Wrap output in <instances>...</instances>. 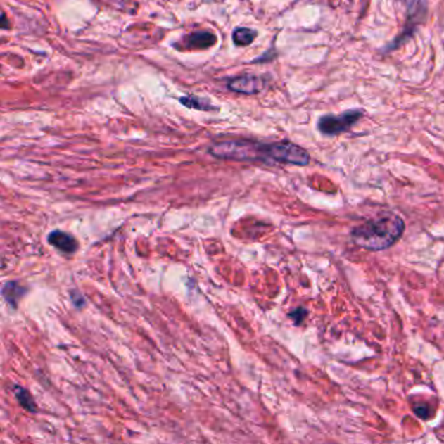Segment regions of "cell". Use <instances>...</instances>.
I'll return each instance as SVG.
<instances>
[{
	"instance_id": "obj_8",
	"label": "cell",
	"mask_w": 444,
	"mask_h": 444,
	"mask_svg": "<svg viewBox=\"0 0 444 444\" xmlns=\"http://www.w3.org/2000/svg\"><path fill=\"white\" fill-rule=\"evenodd\" d=\"M217 44V37L211 32H194L184 38V44L188 50H205Z\"/></svg>"
},
{
	"instance_id": "obj_5",
	"label": "cell",
	"mask_w": 444,
	"mask_h": 444,
	"mask_svg": "<svg viewBox=\"0 0 444 444\" xmlns=\"http://www.w3.org/2000/svg\"><path fill=\"white\" fill-rule=\"evenodd\" d=\"M364 115H365V111L361 108L347 110L339 115L327 113L318 119L317 128L324 136H331V137L338 136L341 133L350 131L353 125H356L364 118Z\"/></svg>"
},
{
	"instance_id": "obj_3",
	"label": "cell",
	"mask_w": 444,
	"mask_h": 444,
	"mask_svg": "<svg viewBox=\"0 0 444 444\" xmlns=\"http://www.w3.org/2000/svg\"><path fill=\"white\" fill-rule=\"evenodd\" d=\"M262 160H272L283 165L307 166L310 163V154L305 148L291 141H279L261 146Z\"/></svg>"
},
{
	"instance_id": "obj_2",
	"label": "cell",
	"mask_w": 444,
	"mask_h": 444,
	"mask_svg": "<svg viewBox=\"0 0 444 444\" xmlns=\"http://www.w3.org/2000/svg\"><path fill=\"white\" fill-rule=\"evenodd\" d=\"M429 8H427L426 0H412L408 4L407 18L404 23V27L399 34L392 39L390 44L382 49V53H390L392 51L399 50L404 44H408L413 38L418 27L426 23Z\"/></svg>"
},
{
	"instance_id": "obj_6",
	"label": "cell",
	"mask_w": 444,
	"mask_h": 444,
	"mask_svg": "<svg viewBox=\"0 0 444 444\" xmlns=\"http://www.w3.org/2000/svg\"><path fill=\"white\" fill-rule=\"evenodd\" d=\"M266 87V79L262 76L255 75H245V76H237L228 81V89L246 96H254L261 93Z\"/></svg>"
},
{
	"instance_id": "obj_12",
	"label": "cell",
	"mask_w": 444,
	"mask_h": 444,
	"mask_svg": "<svg viewBox=\"0 0 444 444\" xmlns=\"http://www.w3.org/2000/svg\"><path fill=\"white\" fill-rule=\"evenodd\" d=\"M15 395H16V399H18L20 405L27 410L30 413H35L37 412V405H35L34 399L33 396L27 392V390L23 388V387H15Z\"/></svg>"
},
{
	"instance_id": "obj_1",
	"label": "cell",
	"mask_w": 444,
	"mask_h": 444,
	"mask_svg": "<svg viewBox=\"0 0 444 444\" xmlns=\"http://www.w3.org/2000/svg\"><path fill=\"white\" fill-rule=\"evenodd\" d=\"M404 220L395 214H387L370 219L364 224L356 227L352 231L350 237L358 248L370 252H379L396 244L404 235Z\"/></svg>"
},
{
	"instance_id": "obj_15",
	"label": "cell",
	"mask_w": 444,
	"mask_h": 444,
	"mask_svg": "<svg viewBox=\"0 0 444 444\" xmlns=\"http://www.w3.org/2000/svg\"><path fill=\"white\" fill-rule=\"evenodd\" d=\"M1 16H3V23H1V27H3V29H7V18H6V13H4V12H3V15H1Z\"/></svg>"
},
{
	"instance_id": "obj_9",
	"label": "cell",
	"mask_w": 444,
	"mask_h": 444,
	"mask_svg": "<svg viewBox=\"0 0 444 444\" xmlns=\"http://www.w3.org/2000/svg\"><path fill=\"white\" fill-rule=\"evenodd\" d=\"M25 293H27V289L21 287L18 281L6 283L3 286V291H1V295L6 298V301L8 303L9 305L13 306V307H18V301L21 300V297L24 296Z\"/></svg>"
},
{
	"instance_id": "obj_10",
	"label": "cell",
	"mask_w": 444,
	"mask_h": 444,
	"mask_svg": "<svg viewBox=\"0 0 444 444\" xmlns=\"http://www.w3.org/2000/svg\"><path fill=\"white\" fill-rule=\"evenodd\" d=\"M180 103L188 107V108H194V110H200V111H215L218 110L215 106L211 105L210 101L205 98H198L194 96H185L180 98Z\"/></svg>"
},
{
	"instance_id": "obj_14",
	"label": "cell",
	"mask_w": 444,
	"mask_h": 444,
	"mask_svg": "<svg viewBox=\"0 0 444 444\" xmlns=\"http://www.w3.org/2000/svg\"><path fill=\"white\" fill-rule=\"evenodd\" d=\"M413 410H414V413H416L419 418L427 419V418L430 417L429 408H427L426 405H424V407H414Z\"/></svg>"
},
{
	"instance_id": "obj_11",
	"label": "cell",
	"mask_w": 444,
	"mask_h": 444,
	"mask_svg": "<svg viewBox=\"0 0 444 444\" xmlns=\"http://www.w3.org/2000/svg\"><path fill=\"white\" fill-rule=\"evenodd\" d=\"M257 35H258V33L254 29H250V27H237V29L234 30L232 39H234V44L236 46L245 47V46L252 44L255 41Z\"/></svg>"
},
{
	"instance_id": "obj_13",
	"label": "cell",
	"mask_w": 444,
	"mask_h": 444,
	"mask_svg": "<svg viewBox=\"0 0 444 444\" xmlns=\"http://www.w3.org/2000/svg\"><path fill=\"white\" fill-rule=\"evenodd\" d=\"M291 315V318H293L295 319V322L298 324V323L301 322L303 319H304V317L306 315V312L303 309V307H300V309H297L296 312H293V313L289 314Z\"/></svg>"
},
{
	"instance_id": "obj_7",
	"label": "cell",
	"mask_w": 444,
	"mask_h": 444,
	"mask_svg": "<svg viewBox=\"0 0 444 444\" xmlns=\"http://www.w3.org/2000/svg\"><path fill=\"white\" fill-rule=\"evenodd\" d=\"M49 243L53 245V248H56L58 250L65 254H72L79 249V243L73 236L63 232V231H53L49 237H47Z\"/></svg>"
},
{
	"instance_id": "obj_4",
	"label": "cell",
	"mask_w": 444,
	"mask_h": 444,
	"mask_svg": "<svg viewBox=\"0 0 444 444\" xmlns=\"http://www.w3.org/2000/svg\"><path fill=\"white\" fill-rule=\"evenodd\" d=\"M261 145L246 139H229L213 145L210 154L220 159L262 160Z\"/></svg>"
}]
</instances>
